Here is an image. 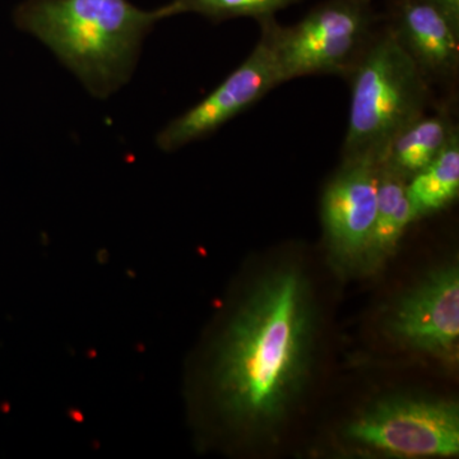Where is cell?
Masks as SVG:
<instances>
[{
  "label": "cell",
  "instance_id": "6da1fadb",
  "mask_svg": "<svg viewBox=\"0 0 459 459\" xmlns=\"http://www.w3.org/2000/svg\"><path fill=\"white\" fill-rule=\"evenodd\" d=\"M312 292L300 270L256 281L214 343L208 388L230 427L262 433L279 425L309 374L316 332Z\"/></svg>",
  "mask_w": 459,
  "mask_h": 459
},
{
  "label": "cell",
  "instance_id": "7a4b0ae2",
  "mask_svg": "<svg viewBox=\"0 0 459 459\" xmlns=\"http://www.w3.org/2000/svg\"><path fill=\"white\" fill-rule=\"evenodd\" d=\"M171 17L168 5L144 11L129 0H29L17 23L71 71L96 99L131 81L144 39Z\"/></svg>",
  "mask_w": 459,
  "mask_h": 459
},
{
  "label": "cell",
  "instance_id": "3957f363",
  "mask_svg": "<svg viewBox=\"0 0 459 459\" xmlns=\"http://www.w3.org/2000/svg\"><path fill=\"white\" fill-rule=\"evenodd\" d=\"M347 75L351 77V101L343 159L377 161L398 132L427 114L428 78L391 29L371 36Z\"/></svg>",
  "mask_w": 459,
  "mask_h": 459
},
{
  "label": "cell",
  "instance_id": "277c9868",
  "mask_svg": "<svg viewBox=\"0 0 459 459\" xmlns=\"http://www.w3.org/2000/svg\"><path fill=\"white\" fill-rule=\"evenodd\" d=\"M281 83L314 74L347 75L371 38L373 14L355 0H331L314 8L298 23L279 26L263 21Z\"/></svg>",
  "mask_w": 459,
  "mask_h": 459
},
{
  "label": "cell",
  "instance_id": "5b68a950",
  "mask_svg": "<svg viewBox=\"0 0 459 459\" xmlns=\"http://www.w3.org/2000/svg\"><path fill=\"white\" fill-rule=\"evenodd\" d=\"M346 437L397 457H453L459 453L458 404L420 395L385 398L353 419Z\"/></svg>",
  "mask_w": 459,
  "mask_h": 459
},
{
  "label": "cell",
  "instance_id": "8992f818",
  "mask_svg": "<svg viewBox=\"0 0 459 459\" xmlns=\"http://www.w3.org/2000/svg\"><path fill=\"white\" fill-rule=\"evenodd\" d=\"M281 84L270 42L262 35L249 56L216 89L166 124L156 135L157 148L174 152L210 137Z\"/></svg>",
  "mask_w": 459,
  "mask_h": 459
},
{
  "label": "cell",
  "instance_id": "52a82bcc",
  "mask_svg": "<svg viewBox=\"0 0 459 459\" xmlns=\"http://www.w3.org/2000/svg\"><path fill=\"white\" fill-rule=\"evenodd\" d=\"M404 347L437 359H452L459 338V271L443 265L402 296L386 322Z\"/></svg>",
  "mask_w": 459,
  "mask_h": 459
},
{
  "label": "cell",
  "instance_id": "ba28073f",
  "mask_svg": "<svg viewBox=\"0 0 459 459\" xmlns=\"http://www.w3.org/2000/svg\"><path fill=\"white\" fill-rule=\"evenodd\" d=\"M379 168L370 157L343 159L322 197V222L329 247L342 261L364 256L377 202Z\"/></svg>",
  "mask_w": 459,
  "mask_h": 459
},
{
  "label": "cell",
  "instance_id": "9c48e42d",
  "mask_svg": "<svg viewBox=\"0 0 459 459\" xmlns=\"http://www.w3.org/2000/svg\"><path fill=\"white\" fill-rule=\"evenodd\" d=\"M389 29L428 81L457 77L459 26L430 0H400Z\"/></svg>",
  "mask_w": 459,
  "mask_h": 459
},
{
  "label": "cell",
  "instance_id": "30bf717a",
  "mask_svg": "<svg viewBox=\"0 0 459 459\" xmlns=\"http://www.w3.org/2000/svg\"><path fill=\"white\" fill-rule=\"evenodd\" d=\"M457 133V126L446 111L421 115L385 144L377 156V168L407 183L431 164Z\"/></svg>",
  "mask_w": 459,
  "mask_h": 459
},
{
  "label": "cell",
  "instance_id": "8fae6325",
  "mask_svg": "<svg viewBox=\"0 0 459 459\" xmlns=\"http://www.w3.org/2000/svg\"><path fill=\"white\" fill-rule=\"evenodd\" d=\"M404 188L406 181L379 169L376 217L362 256L370 265H376L391 255L404 231L415 222Z\"/></svg>",
  "mask_w": 459,
  "mask_h": 459
},
{
  "label": "cell",
  "instance_id": "7c38bea8",
  "mask_svg": "<svg viewBox=\"0 0 459 459\" xmlns=\"http://www.w3.org/2000/svg\"><path fill=\"white\" fill-rule=\"evenodd\" d=\"M415 221L443 210L459 195V133L427 168L407 180L404 188Z\"/></svg>",
  "mask_w": 459,
  "mask_h": 459
},
{
  "label": "cell",
  "instance_id": "4fadbf2b",
  "mask_svg": "<svg viewBox=\"0 0 459 459\" xmlns=\"http://www.w3.org/2000/svg\"><path fill=\"white\" fill-rule=\"evenodd\" d=\"M301 0H174L169 3L171 16L197 13L212 21L250 17L259 22L271 20L277 12Z\"/></svg>",
  "mask_w": 459,
  "mask_h": 459
},
{
  "label": "cell",
  "instance_id": "5bb4252c",
  "mask_svg": "<svg viewBox=\"0 0 459 459\" xmlns=\"http://www.w3.org/2000/svg\"><path fill=\"white\" fill-rule=\"evenodd\" d=\"M430 2L459 26V0H430Z\"/></svg>",
  "mask_w": 459,
  "mask_h": 459
},
{
  "label": "cell",
  "instance_id": "9a60e30c",
  "mask_svg": "<svg viewBox=\"0 0 459 459\" xmlns=\"http://www.w3.org/2000/svg\"><path fill=\"white\" fill-rule=\"evenodd\" d=\"M355 2L365 3V4H369L370 0H355Z\"/></svg>",
  "mask_w": 459,
  "mask_h": 459
}]
</instances>
